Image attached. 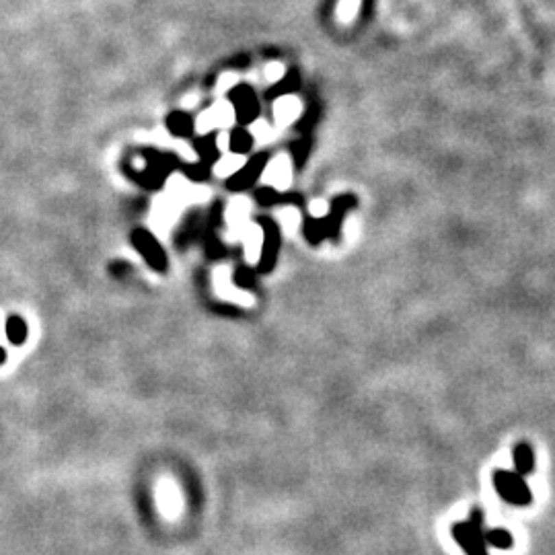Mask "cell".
Listing matches in <instances>:
<instances>
[{
	"label": "cell",
	"instance_id": "obj_7",
	"mask_svg": "<svg viewBox=\"0 0 555 555\" xmlns=\"http://www.w3.org/2000/svg\"><path fill=\"white\" fill-rule=\"evenodd\" d=\"M352 204H354V198L352 196H342V198H335L333 200L331 212H329V216H325V224H327V231H329V237L331 239H335L340 235L342 218H344L346 210H350Z\"/></svg>",
	"mask_w": 555,
	"mask_h": 555
},
{
	"label": "cell",
	"instance_id": "obj_11",
	"mask_svg": "<svg viewBox=\"0 0 555 555\" xmlns=\"http://www.w3.org/2000/svg\"><path fill=\"white\" fill-rule=\"evenodd\" d=\"M6 338H8V342L12 346L25 344V340H27V323L16 315L8 317V321H6Z\"/></svg>",
	"mask_w": 555,
	"mask_h": 555
},
{
	"label": "cell",
	"instance_id": "obj_15",
	"mask_svg": "<svg viewBox=\"0 0 555 555\" xmlns=\"http://www.w3.org/2000/svg\"><path fill=\"white\" fill-rule=\"evenodd\" d=\"M298 84H300V78H298V74L292 70V72H288L286 78H282L276 86L270 88V97H280V95H286V93H290V91H296Z\"/></svg>",
	"mask_w": 555,
	"mask_h": 555
},
{
	"label": "cell",
	"instance_id": "obj_3",
	"mask_svg": "<svg viewBox=\"0 0 555 555\" xmlns=\"http://www.w3.org/2000/svg\"><path fill=\"white\" fill-rule=\"evenodd\" d=\"M228 101L233 103L235 113H237V121L241 126H247V123L257 119V115H259V99H257V95L253 93L251 86L237 84L228 93Z\"/></svg>",
	"mask_w": 555,
	"mask_h": 555
},
{
	"label": "cell",
	"instance_id": "obj_5",
	"mask_svg": "<svg viewBox=\"0 0 555 555\" xmlns=\"http://www.w3.org/2000/svg\"><path fill=\"white\" fill-rule=\"evenodd\" d=\"M268 167V154H255L251 161H247L239 171H235L228 181H226V187L233 189V191H245L249 189L251 185H255V181L259 179V175L263 173V169Z\"/></svg>",
	"mask_w": 555,
	"mask_h": 555
},
{
	"label": "cell",
	"instance_id": "obj_19",
	"mask_svg": "<svg viewBox=\"0 0 555 555\" xmlns=\"http://www.w3.org/2000/svg\"><path fill=\"white\" fill-rule=\"evenodd\" d=\"M235 282L241 286V288H251L255 284V274L249 270V268H239L237 274H235Z\"/></svg>",
	"mask_w": 555,
	"mask_h": 555
},
{
	"label": "cell",
	"instance_id": "obj_14",
	"mask_svg": "<svg viewBox=\"0 0 555 555\" xmlns=\"http://www.w3.org/2000/svg\"><path fill=\"white\" fill-rule=\"evenodd\" d=\"M486 545H494L498 550H510L515 545V539L508 531L494 529V531H486Z\"/></svg>",
	"mask_w": 555,
	"mask_h": 555
},
{
	"label": "cell",
	"instance_id": "obj_20",
	"mask_svg": "<svg viewBox=\"0 0 555 555\" xmlns=\"http://www.w3.org/2000/svg\"><path fill=\"white\" fill-rule=\"evenodd\" d=\"M358 4H360V0H342V4H340V10H342L344 19L352 16Z\"/></svg>",
	"mask_w": 555,
	"mask_h": 555
},
{
	"label": "cell",
	"instance_id": "obj_6",
	"mask_svg": "<svg viewBox=\"0 0 555 555\" xmlns=\"http://www.w3.org/2000/svg\"><path fill=\"white\" fill-rule=\"evenodd\" d=\"M263 226V245H261V257H259V272H272L280 253V228L274 220H259Z\"/></svg>",
	"mask_w": 555,
	"mask_h": 555
},
{
	"label": "cell",
	"instance_id": "obj_13",
	"mask_svg": "<svg viewBox=\"0 0 555 555\" xmlns=\"http://www.w3.org/2000/svg\"><path fill=\"white\" fill-rule=\"evenodd\" d=\"M305 237L311 241V243H321L323 239L329 237V231H327V224H325V218H311L305 222Z\"/></svg>",
	"mask_w": 555,
	"mask_h": 555
},
{
	"label": "cell",
	"instance_id": "obj_17",
	"mask_svg": "<svg viewBox=\"0 0 555 555\" xmlns=\"http://www.w3.org/2000/svg\"><path fill=\"white\" fill-rule=\"evenodd\" d=\"M255 200L261 204V206H274L282 200V193H278L274 187H259L255 191Z\"/></svg>",
	"mask_w": 555,
	"mask_h": 555
},
{
	"label": "cell",
	"instance_id": "obj_2",
	"mask_svg": "<svg viewBox=\"0 0 555 555\" xmlns=\"http://www.w3.org/2000/svg\"><path fill=\"white\" fill-rule=\"evenodd\" d=\"M494 486L496 492L502 496V500L515 504V506H527L533 502V494L525 482L523 475L506 469H496L494 471Z\"/></svg>",
	"mask_w": 555,
	"mask_h": 555
},
{
	"label": "cell",
	"instance_id": "obj_9",
	"mask_svg": "<svg viewBox=\"0 0 555 555\" xmlns=\"http://www.w3.org/2000/svg\"><path fill=\"white\" fill-rule=\"evenodd\" d=\"M193 148L196 152L200 154V161L206 163V165H212L218 161L220 152H218V144H216V136L214 134H208V136H202L193 142Z\"/></svg>",
	"mask_w": 555,
	"mask_h": 555
},
{
	"label": "cell",
	"instance_id": "obj_16",
	"mask_svg": "<svg viewBox=\"0 0 555 555\" xmlns=\"http://www.w3.org/2000/svg\"><path fill=\"white\" fill-rule=\"evenodd\" d=\"M183 173L191 179V181H206L210 177V165L206 163H191V165H183Z\"/></svg>",
	"mask_w": 555,
	"mask_h": 555
},
{
	"label": "cell",
	"instance_id": "obj_12",
	"mask_svg": "<svg viewBox=\"0 0 555 555\" xmlns=\"http://www.w3.org/2000/svg\"><path fill=\"white\" fill-rule=\"evenodd\" d=\"M251 148H253V136H251V132H247L243 126L241 128H235L233 134H231V150L237 152V154H247Z\"/></svg>",
	"mask_w": 555,
	"mask_h": 555
},
{
	"label": "cell",
	"instance_id": "obj_21",
	"mask_svg": "<svg viewBox=\"0 0 555 555\" xmlns=\"http://www.w3.org/2000/svg\"><path fill=\"white\" fill-rule=\"evenodd\" d=\"M4 362H6V350L0 346V364H4Z\"/></svg>",
	"mask_w": 555,
	"mask_h": 555
},
{
	"label": "cell",
	"instance_id": "obj_18",
	"mask_svg": "<svg viewBox=\"0 0 555 555\" xmlns=\"http://www.w3.org/2000/svg\"><path fill=\"white\" fill-rule=\"evenodd\" d=\"M309 140H296L294 144H292V156H294V165L300 169L303 165H305V161H307V156H309Z\"/></svg>",
	"mask_w": 555,
	"mask_h": 555
},
{
	"label": "cell",
	"instance_id": "obj_10",
	"mask_svg": "<svg viewBox=\"0 0 555 555\" xmlns=\"http://www.w3.org/2000/svg\"><path fill=\"white\" fill-rule=\"evenodd\" d=\"M167 128L173 136L177 138H185V136H191L193 132V121L191 117L185 113V111H173L169 117H167Z\"/></svg>",
	"mask_w": 555,
	"mask_h": 555
},
{
	"label": "cell",
	"instance_id": "obj_4",
	"mask_svg": "<svg viewBox=\"0 0 555 555\" xmlns=\"http://www.w3.org/2000/svg\"><path fill=\"white\" fill-rule=\"evenodd\" d=\"M132 243L134 247L140 251V255L146 259V263L156 270V272H165L167 270V257H165V251L163 247L158 245V241L144 228H136L132 233Z\"/></svg>",
	"mask_w": 555,
	"mask_h": 555
},
{
	"label": "cell",
	"instance_id": "obj_8",
	"mask_svg": "<svg viewBox=\"0 0 555 555\" xmlns=\"http://www.w3.org/2000/svg\"><path fill=\"white\" fill-rule=\"evenodd\" d=\"M515 465H517V473L527 477L535 471V453L527 442H521L515 449Z\"/></svg>",
	"mask_w": 555,
	"mask_h": 555
},
{
	"label": "cell",
	"instance_id": "obj_1",
	"mask_svg": "<svg viewBox=\"0 0 555 555\" xmlns=\"http://www.w3.org/2000/svg\"><path fill=\"white\" fill-rule=\"evenodd\" d=\"M453 537L467 555H488L486 531H484V510L473 508L469 521L455 523Z\"/></svg>",
	"mask_w": 555,
	"mask_h": 555
}]
</instances>
